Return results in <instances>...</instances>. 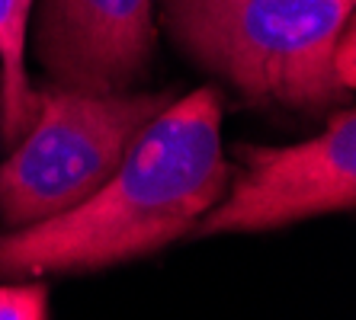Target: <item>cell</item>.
<instances>
[{
    "label": "cell",
    "mask_w": 356,
    "mask_h": 320,
    "mask_svg": "<svg viewBox=\"0 0 356 320\" xmlns=\"http://www.w3.org/2000/svg\"><path fill=\"white\" fill-rule=\"evenodd\" d=\"M232 170L216 87L174 99L83 202L0 237V279L93 272L158 253L193 234Z\"/></svg>",
    "instance_id": "1"
},
{
    "label": "cell",
    "mask_w": 356,
    "mask_h": 320,
    "mask_svg": "<svg viewBox=\"0 0 356 320\" xmlns=\"http://www.w3.org/2000/svg\"><path fill=\"white\" fill-rule=\"evenodd\" d=\"M170 39L250 106L318 112L347 103L331 51L353 0H161Z\"/></svg>",
    "instance_id": "2"
},
{
    "label": "cell",
    "mask_w": 356,
    "mask_h": 320,
    "mask_svg": "<svg viewBox=\"0 0 356 320\" xmlns=\"http://www.w3.org/2000/svg\"><path fill=\"white\" fill-rule=\"evenodd\" d=\"M35 99L29 132L0 167V218L10 228L83 202L174 103V93H81L49 83L35 90Z\"/></svg>",
    "instance_id": "3"
},
{
    "label": "cell",
    "mask_w": 356,
    "mask_h": 320,
    "mask_svg": "<svg viewBox=\"0 0 356 320\" xmlns=\"http://www.w3.org/2000/svg\"><path fill=\"white\" fill-rule=\"evenodd\" d=\"M225 196L193 228L196 237L257 234L315 214L356 208V115L337 109L324 132L289 148H238Z\"/></svg>",
    "instance_id": "4"
},
{
    "label": "cell",
    "mask_w": 356,
    "mask_h": 320,
    "mask_svg": "<svg viewBox=\"0 0 356 320\" xmlns=\"http://www.w3.org/2000/svg\"><path fill=\"white\" fill-rule=\"evenodd\" d=\"M154 0H42L33 51L55 87L122 93L154 58Z\"/></svg>",
    "instance_id": "5"
},
{
    "label": "cell",
    "mask_w": 356,
    "mask_h": 320,
    "mask_svg": "<svg viewBox=\"0 0 356 320\" xmlns=\"http://www.w3.org/2000/svg\"><path fill=\"white\" fill-rule=\"evenodd\" d=\"M35 0H0V132L17 144L35 119L39 99L26 74V39Z\"/></svg>",
    "instance_id": "6"
},
{
    "label": "cell",
    "mask_w": 356,
    "mask_h": 320,
    "mask_svg": "<svg viewBox=\"0 0 356 320\" xmlns=\"http://www.w3.org/2000/svg\"><path fill=\"white\" fill-rule=\"evenodd\" d=\"M49 317V288L42 282L0 285V320H42Z\"/></svg>",
    "instance_id": "7"
},
{
    "label": "cell",
    "mask_w": 356,
    "mask_h": 320,
    "mask_svg": "<svg viewBox=\"0 0 356 320\" xmlns=\"http://www.w3.org/2000/svg\"><path fill=\"white\" fill-rule=\"evenodd\" d=\"M331 67H334V77H337L347 90H353L356 87V33H353V19L340 29L337 42H334Z\"/></svg>",
    "instance_id": "8"
}]
</instances>
